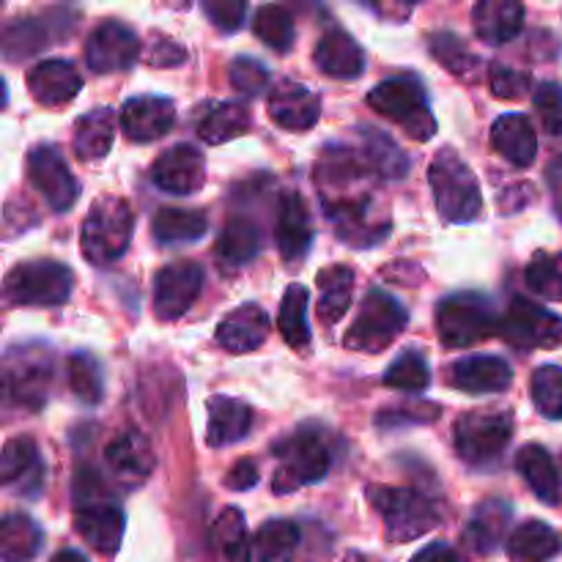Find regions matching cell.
Here are the masks:
<instances>
[{"label":"cell","mask_w":562,"mask_h":562,"mask_svg":"<svg viewBox=\"0 0 562 562\" xmlns=\"http://www.w3.org/2000/svg\"><path fill=\"white\" fill-rule=\"evenodd\" d=\"M368 176L360 154L349 146H327L316 162V187L324 214L333 220L335 234L351 247H373L390 234V220L376 212L373 192L366 190Z\"/></svg>","instance_id":"6da1fadb"},{"label":"cell","mask_w":562,"mask_h":562,"mask_svg":"<svg viewBox=\"0 0 562 562\" xmlns=\"http://www.w3.org/2000/svg\"><path fill=\"white\" fill-rule=\"evenodd\" d=\"M71 505H75V530L82 541L99 554H115L124 541L126 516L121 505L110 497L102 475L93 467L77 470L71 483Z\"/></svg>","instance_id":"7a4b0ae2"},{"label":"cell","mask_w":562,"mask_h":562,"mask_svg":"<svg viewBox=\"0 0 562 562\" xmlns=\"http://www.w3.org/2000/svg\"><path fill=\"white\" fill-rule=\"evenodd\" d=\"M274 456L280 459L278 472L272 477L274 494H291L307 483L322 481L333 467L327 434L318 426H302L280 439L274 445Z\"/></svg>","instance_id":"3957f363"},{"label":"cell","mask_w":562,"mask_h":562,"mask_svg":"<svg viewBox=\"0 0 562 562\" xmlns=\"http://www.w3.org/2000/svg\"><path fill=\"white\" fill-rule=\"evenodd\" d=\"M368 499H371L373 510L382 516L384 536L390 543L415 541L442 521L439 505L417 488L376 486L368 488Z\"/></svg>","instance_id":"277c9868"},{"label":"cell","mask_w":562,"mask_h":562,"mask_svg":"<svg viewBox=\"0 0 562 562\" xmlns=\"http://www.w3.org/2000/svg\"><path fill=\"white\" fill-rule=\"evenodd\" d=\"M428 184H431L434 203H437L439 214L448 223H472V220H477L483 209L481 187H477V179L470 170V165L453 148H442L431 159Z\"/></svg>","instance_id":"5b68a950"},{"label":"cell","mask_w":562,"mask_h":562,"mask_svg":"<svg viewBox=\"0 0 562 562\" xmlns=\"http://www.w3.org/2000/svg\"><path fill=\"white\" fill-rule=\"evenodd\" d=\"M132 234H135V217L132 209L121 198L104 195L93 201L88 209L86 223H82L80 241L82 256L97 267L119 261L130 247Z\"/></svg>","instance_id":"8992f818"},{"label":"cell","mask_w":562,"mask_h":562,"mask_svg":"<svg viewBox=\"0 0 562 562\" xmlns=\"http://www.w3.org/2000/svg\"><path fill=\"white\" fill-rule=\"evenodd\" d=\"M368 104L384 119L395 121L415 140H431L437 119L428 104V93L415 75H401L384 80L368 93Z\"/></svg>","instance_id":"52a82bcc"},{"label":"cell","mask_w":562,"mask_h":562,"mask_svg":"<svg viewBox=\"0 0 562 562\" xmlns=\"http://www.w3.org/2000/svg\"><path fill=\"white\" fill-rule=\"evenodd\" d=\"M499 329V318L488 296L475 291L445 296L437 305V333L450 349H470Z\"/></svg>","instance_id":"ba28073f"},{"label":"cell","mask_w":562,"mask_h":562,"mask_svg":"<svg viewBox=\"0 0 562 562\" xmlns=\"http://www.w3.org/2000/svg\"><path fill=\"white\" fill-rule=\"evenodd\" d=\"M49 382H53V355L42 344L14 346L3 360V393L5 401L25 412H38L47 404Z\"/></svg>","instance_id":"9c48e42d"},{"label":"cell","mask_w":562,"mask_h":562,"mask_svg":"<svg viewBox=\"0 0 562 562\" xmlns=\"http://www.w3.org/2000/svg\"><path fill=\"white\" fill-rule=\"evenodd\" d=\"M409 324V313L387 291L371 289L362 300L355 324L346 333V349L362 351V355H379L387 349Z\"/></svg>","instance_id":"30bf717a"},{"label":"cell","mask_w":562,"mask_h":562,"mask_svg":"<svg viewBox=\"0 0 562 562\" xmlns=\"http://www.w3.org/2000/svg\"><path fill=\"white\" fill-rule=\"evenodd\" d=\"M75 274L69 267L58 261H25L16 263L5 274V302L22 307H53L64 305L71 296Z\"/></svg>","instance_id":"8fae6325"},{"label":"cell","mask_w":562,"mask_h":562,"mask_svg":"<svg viewBox=\"0 0 562 562\" xmlns=\"http://www.w3.org/2000/svg\"><path fill=\"white\" fill-rule=\"evenodd\" d=\"M456 450L470 467H488L514 439V417L508 412H472L456 423Z\"/></svg>","instance_id":"7c38bea8"},{"label":"cell","mask_w":562,"mask_h":562,"mask_svg":"<svg viewBox=\"0 0 562 562\" xmlns=\"http://www.w3.org/2000/svg\"><path fill=\"white\" fill-rule=\"evenodd\" d=\"M499 335L519 351L554 349L562 344V318L527 296H514L499 322Z\"/></svg>","instance_id":"4fadbf2b"},{"label":"cell","mask_w":562,"mask_h":562,"mask_svg":"<svg viewBox=\"0 0 562 562\" xmlns=\"http://www.w3.org/2000/svg\"><path fill=\"white\" fill-rule=\"evenodd\" d=\"M77 14L66 9L47 11L42 16H25V20H11L3 31V58L25 60L42 49L53 47L60 38L71 36Z\"/></svg>","instance_id":"5bb4252c"},{"label":"cell","mask_w":562,"mask_h":562,"mask_svg":"<svg viewBox=\"0 0 562 562\" xmlns=\"http://www.w3.org/2000/svg\"><path fill=\"white\" fill-rule=\"evenodd\" d=\"M27 181L53 212H69L80 195V184L71 176L64 154L55 146H33L27 154Z\"/></svg>","instance_id":"9a60e30c"},{"label":"cell","mask_w":562,"mask_h":562,"mask_svg":"<svg viewBox=\"0 0 562 562\" xmlns=\"http://www.w3.org/2000/svg\"><path fill=\"white\" fill-rule=\"evenodd\" d=\"M203 285V269L195 261H173L154 278V313L159 322H176L198 300Z\"/></svg>","instance_id":"2e32d148"},{"label":"cell","mask_w":562,"mask_h":562,"mask_svg":"<svg viewBox=\"0 0 562 562\" xmlns=\"http://www.w3.org/2000/svg\"><path fill=\"white\" fill-rule=\"evenodd\" d=\"M140 55V38L130 25L119 20L99 22L86 44V64L97 75L130 69Z\"/></svg>","instance_id":"e0dca14e"},{"label":"cell","mask_w":562,"mask_h":562,"mask_svg":"<svg viewBox=\"0 0 562 562\" xmlns=\"http://www.w3.org/2000/svg\"><path fill=\"white\" fill-rule=\"evenodd\" d=\"M47 477L38 445L31 437H14L5 442L0 459V481L16 497H38Z\"/></svg>","instance_id":"ac0fdd59"},{"label":"cell","mask_w":562,"mask_h":562,"mask_svg":"<svg viewBox=\"0 0 562 562\" xmlns=\"http://www.w3.org/2000/svg\"><path fill=\"white\" fill-rule=\"evenodd\" d=\"M151 181L162 192H170V195H192L206 181L203 154L195 146H190V143H179V146L168 148L154 162Z\"/></svg>","instance_id":"d6986e66"},{"label":"cell","mask_w":562,"mask_h":562,"mask_svg":"<svg viewBox=\"0 0 562 562\" xmlns=\"http://www.w3.org/2000/svg\"><path fill=\"white\" fill-rule=\"evenodd\" d=\"M176 124V104L165 97L126 99L121 108V126L132 143H151L157 137L168 135L170 126Z\"/></svg>","instance_id":"ffe728a7"},{"label":"cell","mask_w":562,"mask_h":562,"mask_svg":"<svg viewBox=\"0 0 562 562\" xmlns=\"http://www.w3.org/2000/svg\"><path fill=\"white\" fill-rule=\"evenodd\" d=\"M269 115L278 126L291 132L313 130L322 115V99L311 91L307 86L296 80L280 82L269 93Z\"/></svg>","instance_id":"44dd1931"},{"label":"cell","mask_w":562,"mask_h":562,"mask_svg":"<svg viewBox=\"0 0 562 562\" xmlns=\"http://www.w3.org/2000/svg\"><path fill=\"white\" fill-rule=\"evenodd\" d=\"M274 241H278L280 256L289 263L302 261L313 245V220L307 212L300 192H285L280 198L278 223H274Z\"/></svg>","instance_id":"7402d4cb"},{"label":"cell","mask_w":562,"mask_h":562,"mask_svg":"<svg viewBox=\"0 0 562 562\" xmlns=\"http://www.w3.org/2000/svg\"><path fill=\"white\" fill-rule=\"evenodd\" d=\"M82 77L69 60L49 58L27 71V91L44 108H60L80 93Z\"/></svg>","instance_id":"603a6c76"},{"label":"cell","mask_w":562,"mask_h":562,"mask_svg":"<svg viewBox=\"0 0 562 562\" xmlns=\"http://www.w3.org/2000/svg\"><path fill=\"white\" fill-rule=\"evenodd\" d=\"M104 461H108L110 472L119 483L126 488H137L146 483V477L154 470V450L148 448L146 437L137 431H126L115 437L113 442L104 448Z\"/></svg>","instance_id":"cb8c5ba5"},{"label":"cell","mask_w":562,"mask_h":562,"mask_svg":"<svg viewBox=\"0 0 562 562\" xmlns=\"http://www.w3.org/2000/svg\"><path fill=\"white\" fill-rule=\"evenodd\" d=\"M510 382H514V371H510L503 357H464V360L453 362V368H450V384L464 390V393H505Z\"/></svg>","instance_id":"d4e9b609"},{"label":"cell","mask_w":562,"mask_h":562,"mask_svg":"<svg viewBox=\"0 0 562 562\" xmlns=\"http://www.w3.org/2000/svg\"><path fill=\"white\" fill-rule=\"evenodd\" d=\"M269 333V318L256 302H247L239 305L236 311H231L223 322L217 324V344L225 351H234V355H245V351L258 349V346L267 340Z\"/></svg>","instance_id":"484cf974"},{"label":"cell","mask_w":562,"mask_h":562,"mask_svg":"<svg viewBox=\"0 0 562 562\" xmlns=\"http://www.w3.org/2000/svg\"><path fill=\"white\" fill-rule=\"evenodd\" d=\"M252 428V409L239 398L231 395H212L209 398V448H225L245 439Z\"/></svg>","instance_id":"4316f807"},{"label":"cell","mask_w":562,"mask_h":562,"mask_svg":"<svg viewBox=\"0 0 562 562\" xmlns=\"http://www.w3.org/2000/svg\"><path fill=\"white\" fill-rule=\"evenodd\" d=\"M318 71L335 80H355L366 69V53H362L360 44L344 31H329L327 36H322V42L316 44V53H313Z\"/></svg>","instance_id":"83f0119b"},{"label":"cell","mask_w":562,"mask_h":562,"mask_svg":"<svg viewBox=\"0 0 562 562\" xmlns=\"http://www.w3.org/2000/svg\"><path fill=\"white\" fill-rule=\"evenodd\" d=\"M492 146L516 168H530L538 154V135L527 115L508 113L494 121Z\"/></svg>","instance_id":"f1b7e54d"},{"label":"cell","mask_w":562,"mask_h":562,"mask_svg":"<svg viewBox=\"0 0 562 562\" xmlns=\"http://www.w3.org/2000/svg\"><path fill=\"white\" fill-rule=\"evenodd\" d=\"M472 25L486 44H505L519 36L525 25V5L516 0H481L472 9Z\"/></svg>","instance_id":"f546056e"},{"label":"cell","mask_w":562,"mask_h":562,"mask_svg":"<svg viewBox=\"0 0 562 562\" xmlns=\"http://www.w3.org/2000/svg\"><path fill=\"white\" fill-rule=\"evenodd\" d=\"M514 508L505 499H486L475 508L470 525H467L464 543L475 554H492L497 552L499 543L505 541V530L510 525Z\"/></svg>","instance_id":"4dcf8cb0"},{"label":"cell","mask_w":562,"mask_h":562,"mask_svg":"<svg viewBox=\"0 0 562 562\" xmlns=\"http://www.w3.org/2000/svg\"><path fill=\"white\" fill-rule=\"evenodd\" d=\"M505 549L510 562H549L562 552V538L547 521L530 519L510 532Z\"/></svg>","instance_id":"1f68e13d"},{"label":"cell","mask_w":562,"mask_h":562,"mask_svg":"<svg viewBox=\"0 0 562 562\" xmlns=\"http://www.w3.org/2000/svg\"><path fill=\"white\" fill-rule=\"evenodd\" d=\"M357 154H360L362 162H366V168L373 176H382V179H404L409 173V159H406V154L382 130L360 126V148H357Z\"/></svg>","instance_id":"d6a6232c"},{"label":"cell","mask_w":562,"mask_h":562,"mask_svg":"<svg viewBox=\"0 0 562 562\" xmlns=\"http://www.w3.org/2000/svg\"><path fill=\"white\" fill-rule=\"evenodd\" d=\"M318 322L333 327L340 318L346 316V311L351 307V296H355V272L344 263H333V267L322 269L318 272Z\"/></svg>","instance_id":"836d02e7"},{"label":"cell","mask_w":562,"mask_h":562,"mask_svg":"<svg viewBox=\"0 0 562 562\" xmlns=\"http://www.w3.org/2000/svg\"><path fill=\"white\" fill-rule=\"evenodd\" d=\"M516 470L525 477L527 486L532 488L538 499H543L547 505H560L562 503V483L560 472L554 467L552 456L541 448V445H527L516 456Z\"/></svg>","instance_id":"e575fe53"},{"label":"cell","mask_w":562,"mask_h":562,"mask_svg":"<svg viewBox=\"0 0 562 562\" xmlns=\"http://www.w3.org/2000/svg\"><path fill=\"white\" fill-rule=\"evenodd\" d=\"M209 552L212 562H250L252 547L247 538L245 516L236 508H225L214 519L212 532H209Z\"/></svg>","instance_id":"d590c367"},{"label":"cell","mask_w":562,"mask_h":562,"mask_svg":"<svg viewBox=\"0 0 562 562\" xmlns=\"http://www.w3.org/2000/svg\"><path fill=\"white\" fill-rule=\"evenodd\" d=\"M44 547V530L27 514H9L0 521V558L3 562H33Z\"/></svg>","instance_id":"8d00e7d4"},{"label":"cell","mask_w":562,"mask_h":562,"mask_svg":"<svg viewBox=\"0 0 562 562\" xmlns=\"http://www.w3.org/2000/svg\"><path fill=\"white\" fill-rule=\"evenodd\" d=\"M113 126L115 121L110 108H97L82 115L75 124V137H71V148H75L77 159H82V162L102 159L113 148Z\"/></svg>","instance_id":"74e56055"},{"label":"cell","mask_w":562,"mask_h":562,"mask_svg":"<svg viewBox=\"0 0 562 562\" xmlns=\"http://www.w3.org/2000/svg\"><path fill=\"white\" fill-rule=\"evenodd\" d=\"M261 250V231L250 217H228L217 239V258L225 267H245Z\"/></svg>","instance_id":"f35d334b"},{"label":"cell","mask_w":562,"mask_h":562,"mask_svg":"<svg viewBox=\"0 0 562 562\" xmlns=\"http://www.w3.org/2000/svg\"><path fill=\"white\" fill-rule=\"evenodd\" d=\"M252 119H250V110L245 108L241 102H217L201 115L198 121V137L203 143H228L234 137L245 135L250 130Z\"/></svg>","instance_id":"ab89813d"},{"label":"cell","mask_w":562,"mask_h":562,"mask_svg":"<svg viewBox=\"0 0 562 562\" xmlns=\"http://www.w3.org/2000/svg\"><path fill=\"white\" fill-rule=\"evenodd\" d=\"M209 231V217L201 209H159L151 220L154 239L162 245H184L201 239Z\"/></svg>","instance_id":"60d3db41"},{"label":"cell","mask_w":562,"mask_h":562,"mask_svg":"<svg viewBox=\"0 0 562 562\" xmlns=\"http://www.w3.org/2000/svg\"><path fill=\"white\" fill-rule=\"evenodd\" d=\"M431 55L450 71L453 77H459L461 82H477L483 77V60L472 53L464 44V38H459L456 33H434L431 38Z\"/></svg>","instance_id":"b9f144b4"},{"label":"cell","mask_w":562,"mask_h":562,"mask_svg":"<svg viewBox=\"0 0 562 562\" xmlns=\"http://www.w3.org/2000/svg\"><path fill=\"white\" fill-rule=\"evenodd\" d=\"M296 547H300V527L291 519H269L252 541V554L256 562H291Z\"/></svg>","instance_id":"7bdbcfd3"},{"label":"cell","mask_w":562,"mask_h":562,"mask_svg":"<svg viewBox=\"0 0 562 562\" xmlns=\"http://www.w3.org/2000/svg\"><path fill=\"white\" fill-rule=\"evenodd\" d=\"M307 296L305 285L294 283L285 289L283 302H280V316H278V327L280 335H283L285 344L291 349L302 351L307 344H311V327H307Z\"/></svg>","instance_id":"ee69618b"},{"label":"cell","mask_w":562,"mask_h":562,"mask_svg":"<svg viewBox=\"0 0 562 562\" xmlns=\"http://www.w3.org/2000/svg\"><path fill=\"white\" fill-rule=\"evenodd\" d=\"M66 382H69V390L75 393L77 401L93 406L102 401L104 395V373L102 366L93 355L88 351H75L66 360Z\"/></svg>","instance_id":"f6af8a7d"},{"label":"cell","mask_w":562,"mask_h":562,"mask_svg":"<svg viewBox=\"0 0 562 562\" xmlns=\"http://www.w3.org/2000/svg\"><path fill=\"white\" fill-rule=\"evenodd\" d=\"M384 384L393 390H401V393H426L428 384H431V368H428L426 355L417 349H406L404 355L387 368Z\"/></svg>","instance_id":"bcb514c9"},{"label":"cell","mask_w":562,"mask_h":562,"mask_svg":"<svg viewBox=\"0 0 562 562\" xmlns=\"http://www.w3.org/2000/svg\"><path fill=\"white\" fill-rule=\"evenodd\" d=\"M252 33H256L263 44L278 49V53H289L296 36L294 16H291V11H285L283 5H263V9H258L256 20H252Z\"/></svg>","instance_id":"7dc6e473"},{"label":"cell","mask_w":562,"mask_h":562,"mask_svg":"<svg viewBox=\"0 0 562 562\" xmlns=\"http://www.w3.org/2000/svg\"><path fill=\"white\" fill-rule=\"evenodd\" d=\"M527 285L549 302H562V252H536L527 263Z\"/></svg>","instance_id":"c3c4849f"},{"label":"cell","mask_w":562,"mask_h":562,"mask_svg":"<svg viewBox=\"0 0 562 562\" xmlns=\"http://www.w3.org/2000/svg\"><path fill=\"white\" fill-rule=\"evenodd\" d=\"M532 404L549 420H562V368L541 366L532 373Z\"/></svg>","instance_id":"681fc988"},{"label":"cell","mask_w":562,"mask_h":562,"mask_svg":"<svg viewBox=\"0 0 562 562\" xmlns=\"http://www.w3.org/2000/svg\"><path fill=\"white\" fill-rule=\"evenodd\" d=\"M231 86L236 88L245 97H261L269 86V69L258 58H250V55H241L231 64L228 69Z\"/></svg>","instance_id":"f907efd6"},{"label":"cell","mask_w":562,"mask_h":562,"mask_svg":"<svg viewBox=\"0 0 562 562\" xmlns=\"http://www.w3.org/2000/svg\"><path fill=\"white\" fill-rule=\"evenodd\" d=\"M532 104L538 110V119L547 126L549 135H562V86L560 82H541L536 88Z\"/></svg>","instance_id":"816d5d0a"},{"label":"cell","mask_w":562,"mask_h":562,"mask_svg":"<svg viewBox=\"0 0 562 562\" xmlns=\"http://www.w3.org/2000/svg\"><path fill=\"white\" fill-rule=\"evenodd\" d=\"M488 86H492V93L497 99H519L527 93L530 75H527V71L514 69V66L492 64L488 66Z\"/></svg>","instance_id":"f5cc1de1"},{"label":"cell","mask_w":562,"mask_h":562,"mask_svg":"<svg viewBox=\"0 0 562 562\" xmlns=\"http://www.w3.org/2000/svg\"><path fill=\"white\" fill-rule=\"evenodd\" d=\"M201 9L214 22V27H220L223 33L239 31L247 14L245 0H203Z\"/></svg>","instance_id":"db71d44e"},{"label":"cell","mask_w":562,"mask_h":562,"mask_svg":"<svg viewBox=\"0 0 562 562\" xmlns=\"http://www.w3.org/2000/svg\"><path fill=\"white\" fill-rule=\"evenodd\" d=\"M258 483V470L250 459H239L225 475V488L231 492H250Z\"/></svg>","instance_id":"11a10c76"},{"label":"cell","mask_w":562,"mask_h":562,"mask_svg":"<svg viewBox=\"0 0 562 562\" xmlns=\"http://www.w3.org/2000/svg\"><path fill=\"white\" fill-rule=\"evenodd\" d=\"M187 60V49L179 42H170V38H157V44L148 53V64L151 66H179Z\"/></svg>","instance_id":"9f6ffc18"},{"label":"cell","mask_w":562,"mask_h":562,"mask_svg":"<svg viewBox=\"0 0 562 562\" xmlns=\"http://www.w3.org/2000/svg\"><path fill=\"white\" fill-rule=\"evenodd\" d=\"M409 562H461L450 543H428L423 552H417Z\"/></svg>","instance_id":"6f0895ef"},{"label":"cell","mask_w":562,"mask_h":562,"mask_svg":"<svg viewBox=\"0 0 562 562\" xmlns=\"http://www.w3.org/2000/svg\"><path fill=\"white\" fill-rule=\"evenodd\" d=\"M49 562H88V558H86V554L75 552V549H60V552L55 554V558Z\"/></svg>","instance_id":"680465c9"},{"label":"cell","mask_w":562,"mask_h":562,"mask_svg":"<svg viewBox=\"0 0 562 562\" xmlns=\"http://www.w3.org/2000/svg\"><path fill=\"white\" fill-rule=\"evenodd\" d=\"M560 217H562V198H560Z\"/></svg>","instance_id":"91938a15"}]
</instances>
